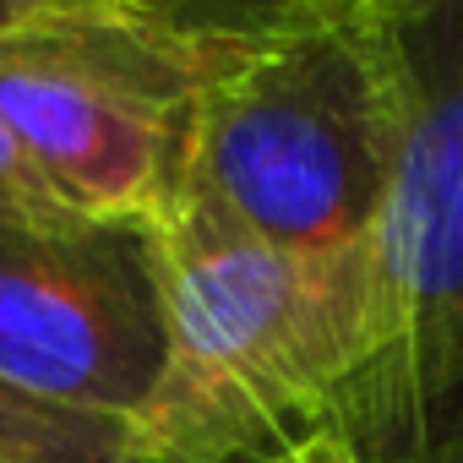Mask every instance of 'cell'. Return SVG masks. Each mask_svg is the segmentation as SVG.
I'll return each mask as SVG.
<instances>
[{"label":"cell","instance_id":"cell-1","mask_svg":"<svg viewBox=\"0 0 463 463\" xmlns=\"http://www.w3.org/2000/svg\"><path fill=\"white\" fill-rule=\"evenodd\" d=\"M414 120L420 66L398 0H207L175 202L295 251L365 246Z\"/></svg>","mask_w":463,"mask_h":463},{"label":"cell","instance_id":"cell-2","mask_svg":"<svg viewBox=\"0 0 463 463\" xmlns=\"http://www.w3.org/2000/svg\"><path fill=\"white\" fill-rule=\"evenodd\" d=\"M169 365L137 420L142 463H268L338 436L344 398L387 344L376 241L295 251L196 202L158 223Z\"/></svg>","mask_w":463,"mask_h":463},{"label":"cell","instance_id":"cell-3","mask_svg":"<svg viewBox=\"0 0 463 463\" xmlns=\"http://www.w3.org/2000/svg\"><path fill=\"white\" fill-rule=\"evenodd\" d=\"M207 0H6L0 115L82 218L158 223L185 180Z\"/></svg>","mask_w":463,"mask_h":463},{"label":"cell","instance_id":"cell-4","mask_svg":"<svg viewBox=\"0 0 463 463\" xmlns=\"http://www.w3.org/2000/svg\"><path fill=\"white\" fill-rule=\"evenodd\" d=\"M420 120L376 229L387 344L338 436L360 463H463V6H409Z\"/></svg>","mask_w":463,"mask_h":463},{"label":"cell","instance_id":"cell-5","mask_svg":"<svg viewBox=\"0 0 463 463\" xmlns=\"http://www.w3.org/2000/svg\"><path fill=\"white\" fill-rule=\"evenodd\" d=\"M169 365L164 246L147 218L0 223V382L137 425Z\"/></svg>","mask_w":463,"mask_h":463},{"label":"cell","instance_id":"cell-6","mask_svg":"<svg viewBox=\"0 0 463 463\" xmlns=\"http://www.w3.org/2000/svg\"><path fill=\"white\" fill-rule=\"evenodd\" d=\"M0 463H142L137 425L50 409L0 382Z\"/></svg>","mask_w":463,"mask_h":463},{"label":"cell","instance_id":"cell-7","mask_svg":"<svg viewBox=\"0 0 463 463\" xmlns=\"http://www.w3.org/2000/svg\"><path fill=\"white\" fill-rule=\"evenodd\" d=\"M82 213H71L55 185L39 175V164L28 158V147L12 137L6 115H0V223H23V229H61L77 223Z\"/></svg>","mask_w":463,"mask_h":463},{"label":"cell","instance_id":"cell-8","mask_svg":"<svg viewBox=\"0 0 463 463\" xmlns=\"http://www.w3.org/2000/svg\"><path fill=\"white\" fill-rule=\"evenodd\" d=\"M268 463H360V452H354L344 436H317V441L289 447V452H279V458H268Z\"/></svg>","mask_w":463,"mask_h":463}]
</instances>
